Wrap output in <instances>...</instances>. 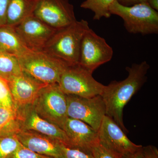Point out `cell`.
Listing matches in <instances>:
<instances>
[{"mask_svg":"<svg viewBox=\"0 0 158 158\" xmlns=\"http://www.w3.org/2000/svg\"><path fill=\"white\" fill-rule=\"evenodd\" d=\"M150 65L146 61L134 63L126 68L128 76L123 81H113L105 86L101 96L106 108V115L115 122L125 133L128 132L123 121V110L133 95L147 81Z\"/></svg>","mask_w":158,"mask_h":158,"instance_id":"cell-1","label":"cell"},{"mask_svg":"<svg viewBox=\"0 0 158 158\" xmlns=\"http://www.w3.org/2000/svg\"><path fill=\"white\" fill-rule=\"evenodd\" d=\"M90 28L88 22L81 19L57 29L43 51L68 65H77L79 63L82 39Z\"/></svg>","mask_w":158,"mask_h":158,"instance_id":"cell-2","label":"cell"},{"mask_svg":"<svg viewBox=\"0 0 158 158\" xmlns=\"http://www.w3.org/2000/svg\"><path fill=\"white\" fill-rule=\"evenodd\" d=\"M23 72L47 85L58 84L68 64L45 51H29L19 57Z\"/></svg>","mask_w":158,"mask_h":158,"instance_id":"cell-3","label":"cell"},{"mask_svg":"<svg viewBox=\"0 0 158 158\" xmlns=\"http://www.w3.org/2000/svg\"><path fill=\"white\" fill-rule=\"evenodd\" d=\"M111 15L121 17L125 28L128 33L142 35L158 34V11L152 9L147 2L131 6H124L115 0L110 7Z\"/></svg>","mask_w":158,"mask_h":158,"instance_id":"cell-4","label":"cell"},{"mask_svg":"<svg viewBox=\"0 0 158 158\" xmlns=\"http://www.w3.org/2000/svg\"><path fill=\"white\" fill-rule=\"evenodd\" d=\"M33 107L38 116L63 129L67 116L66 95L58 84L47 85L40 92Z\"/></svg>","mask_w":158,"mask_h":158,"instance_id":"cell-5","label":"cell"},{"mask_svg":"<svg viewBox=\"0 0 158 158\" xmlns=\"http://www.w3.org/2000/svg\"><path fill=\"white\" fill-rule=\"evenodd\" d=\"M92 73L78 64L69 65L62 74L58 85L66 94L84 98L101 95L105 86L97 81Z\"/></svg>","mask_w":158,"mask_h":158,"instance_id":"cell-6","label":"cell"},{"mask_svg":"<svg viewBox=\"0 0 158 158\" xmlns=\"http://www.w3.org/2000/svg\"><path fill=\"white\" fill-rule=\"evenodd\" d=\"M66 95L68 117L84 122L98 131L106 115V106L101 95L84 98Z\"/></svg>","mask_w":158,"mask_h":158,"instance_id":"cell-7","label":"cell"},{"mask_svg":"<svg viewBox=\"0 0 158 158\" xmlns=\"http://www.w3.org/2000/svg\"><path fill=\"white\" fill-rule=\"evenodd\" d=\"M98 134L99 144L117 158L137 152L143 147L133 143L121 128L106 115Z\"/></svg>","mask_w":158,"mask_h":158,"instance_id":"cell-8","label":"cell"},{"mask_svg":"<svg viewBox=\"0 0 158 158\" xmlns=\"http://www.w3.org/2000/svg\"><path fill=\"white\" fill-rule=\"evenodd\" d=\"M113 55V49L106 40L90 28L82 39L78 64L93 73L100 65L110 62Z\"/></svg>","mask_w":158,"mask_h":158,"instance_id":"cell-9","label":"cell"},{"mask_svg":"<svg viewBox=\"0 0 158 158\" xmlns=\"http://www.w3.org/2000/svg\"><path fill=\"white\" fill-rule=\"evenodd\" d=\"M34 15L57 30L77 20L73 5L69 0H38Z\"/></svg>","mask_w":158,"mask_h":158,"instance_id":"cell-10","label":"cell"},{"mask_svg":"<svg viewBox=\"0 0 158 158\" xmlns=\"http://www.w3.org/2000/svg\"><path fill=\"white\" fill-rule=\"evenodd\" d=\"M15 31L29 50L42 51L57 29L32 15L13 27Z\"/></svg>","mask_w":158,"mask_h":158,"instance_id":"cell-11","label":"cell"},{"mask_svg":"<svg viewBox=\"0 0 158 158\" xmlns=\"http://www.w3.org/2000/svg\"><path fill=\"white\" fill-rule=\"evenodd\" d=\"M8 81L17 113L33 106L40 91L47 85L23 72Z\"/></svg>","mask_w":158,"mask_h":158,"instance_id":"cell-12","label":"cell"},{"mask_svg":"<svg viewBox=\"0 0 158 158\" xmlns=\"http://www.w3.org/2000/svg\"><path fill=\"white\" fill-rule=\"evenodd\" d=\"M63 130L69 141L68 148L92 154L93 148L99 144L98 131L78 119L68 117Z\"/></svg>","mask_w":158,"mask_h":158,"instance_id":"cell-13","label":"cell"},{"mask_svg":"<svg viewBox=\"0 0 158 158\" xmlns=\"http://www.w3.org/2000/svg\"><path fill=\"white\" fill-rule=\"evenodd\" d=\"M23 146L32 151L55 158H63V143L31 130L21 129L15 134Z\"/></svg>","mask_w":158,"mask_h":158,"instance_id":"cell-14","label":"cell"},{"mask_svg":"<svg viewBox=\"0 0 158 158\" xmlns=\"http://www.w3.org/2000/svg\"><path fill=\"white\" fill-rule=\"evenodd\" d=\"M21 129L31 130L56 139L66 147L69 141L65 131L58 126L51 123L38 116L33 106L18 113Z\"/></svg>","mask_w":158,"mask_h":158,"instance_id":"cell-15","label":"cell"},{"mask_svg":"<svg viewBox=\"0 0 158 158\" xmlns=\"http://www.w3.org/2000/svg\"><path fill=\"white\" fill-rule=\"evenodd\" d=\"M38 0H9L6 25L13 27L34 15Z\"/></svg>","mask_w":158,"mask_h":158,"instance_id":"cell-16","label":"cell"},{"mask_svg":"<svg viewBox=\"0 0 158 158\" xmlns=\"http://www.w3.org/2000/svg\"><path fill=\"white\" fill-rule=\"evenodd\" d=\"M30 51L24 45L12 27H0V53L20 57Z\"/></svg>","mask_w":158,"mask_h":158,"instance_id":"cell-17","label":"cell"},{"mask_svg":"<svg viewBox=\"0 0 158 158\" xmlns=\"http://www.w3.org/2000/svg\"><path fill=\"white\" fill-rule=\"evenodd\" d=\"M20 130L17 112L0 105V136L15 135Z\"/></svg>","mask_w":158,"mask_h":158,"instance_id":"cell-18","label":"cell"},{"mask_svg":"<svg viewBox=\"0 0 158 158\" xmlns=\"http://www.w3.org/2000/svg\"><path fill=\"white\" fill-rule=\"evenodd\" d=\"M22 72L18 57L11 54L0 53V76L9 81Z\"/></svg>","mask_w":158,"mask_h":158,"instance_id":"cell-19","label":"cell"},{"mask_svg":"<svg viewBox=\"0 0 158 158\" xmlns=\"http://www.w3.org/2000/svg\"><path fill=\"white\" fill-rule=\"evenodd\" d=\"M115 0H85L81 3V8L89 9L94 13L93 19L99 20L102 18L111 16L110 7Z\"/></svg>","mask_w":158,"mask_h":158,"instance_id":"cell-20","label":"cell"},{"mask_svg":"<svg viewBox=\"0 0 158 158\" xmlns=\"http://www.w3.org/2000/svg\"><path fill=\"white\" fill-rule=\"evenodd\" d=\"M21 145L15 135L0 136V158H9Z\"/></svg>","mask_w":158,"mask_h":158,"instance_id":"cell-21","label":"cell"},{"mask_svg":"<svg viewBox=\"0 0 158 158\" xmlns=\"http://www.w3.org/2000/svg\"><path fill=\"white\" fill-rule=\"evenodd\" d=\"M0 105L16 111L8 80L0 76Z\"/></svg>","mask_w":158,"mask_h":158,"instance_id":"cell-22","label":"cell"},{"mask_svg":"<svg viewBox=\"0 0 158 158\" xmlns=\"http://www.w3.org/2000/svg\"><path fill=\"white\" fill-rule=\"evenodd\" d=\"M9 158H55L30 150L22 145L12 153Z\"/></svg>","mask_w":158,"mask_h":158,"instance_id":"cell-23","label":"cell"},{"mask_svg":"<svg viewBox=\"0 0 158 158\" xmlns=\"http://www.w3.org/2000/svg\"><path fill=\"white\" fill-rule=\"evenodd\" d=\"M63 158H94L92 154L82 151L76 148L62 146Z\"/></svg>","mask_w":158,"mask_h":158,"instance_id":"cell-24","label":"cell"},{"mask_svg":"<svg viewBox=\"0 0 158 158\" xmlns=\"http://www.w3.org/2000/svg\"><path fill=\"white\" fill-rule=\"evenodd\" d=\"M92 154L94 158H117L99 144L93 148Z\"/></svg>","mask_w":158,"mask_h":158,"instance_id":"cell-25","label":"cell"},{"mask_svg":"<svg viewBox=\"0 0 158 158\" xmlns=\"http://www.w3.org/2000/svg\"><path fill=\"white\" fill-rule=\"evenodd\" d=\"M141 151L144 158H158V150L155 146L149 145L142 147Z\"/></svg>","mask_w":158,"mask_h":158,"instance_id":"cell-26","label":"cell"},{"mask_svg":"<svg viewBox=\"0 0 158 158\" xmlns=\"http://www.w3.org/2000/svg\"><path fill=\"white\" fill-rule=\"evenodd\" d=\"M9 0H0V27L6 25V13Z\"/></svg>","mask_w":158,"mask_h":158,"instance_id":"cell-27","label":"cell"},{"mask_svg":"<svg viewBox=\"0 0 158 158\" xmlns=\"http://www.w3.org/2000/svg\"><path fill=\"white\" fill-rule=\"evenodd\" d=\"M116 2L121 5L124 6H131L140 4L147 2L148 0H116Z\"/></svg>","mask_w":158,"mask_h":158,"instance_id":"cell-28","label":"cell"},{"mask_svg":"<svg viewBox=\"0 0 158 158\" xmlns=\"http://www.w3.org/2000/svg\"><path fill=\"white\" fill-rule=\"evenodd\" d=\"M141 150H142V148L140 150L138 151L137 152L127 155L123 156L120 158H144Z\"/></svg>","mask_w":158,"mask_h":158,"instance_id":"cell-29","label":"cell"},{"mask_svg":"<svg viewBox=\"0 0 158 158\" xmlns=\"http://www.w3.org/2000/svg\"><path fill=\"white\" fill-rule=\"evenodd\" d=\"M147 2L152 9L158 10V0H148Z\"/></svg>","mask_w":158,"mask_h":158,"instance_id":"cell-30","label":"cell"}]
</instances>
